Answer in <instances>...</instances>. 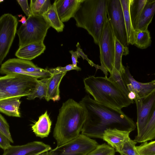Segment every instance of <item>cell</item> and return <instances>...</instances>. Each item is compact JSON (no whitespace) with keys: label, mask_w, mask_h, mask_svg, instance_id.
<instances>
[{"label":"cell","mask_w":155,"mask_h":155,"mask_svg":"<svg viewBox=\"0 0 155 155\" xmlns=\"http://www.w3.org/2000/svg\"><path fill=\"white\" fill-rule=\"evenodd\" d=\"M0 73L5 75L20 74L38 79L48 78L53 75L48 69L38 67L31 61L18 58L9 59L2 64Z\"/></svg>","instance_id":"cell-7"},{"label":"cell","mask_w":155,"mask_h":155,"mask_svg":"<svg viewBox=\"0 0 155 155\" xmlns=\"http://www.w3.org/2000/svg\"><path fill=\"white\" fill-rule=\"evenodd\" d=\"M38 81L35 77L18 74L1 76L0 100L28 96L34 91Z\"/></svg>","instance_id":"cell-5"},{"label":"cell","mask_w":155,"mask_h":155,"mask_svg":"<svg viewBox=\"0 0 155 155\" xmlns=\"http://www.w3.org/2000/svg\"><path fill=\"white\" fill-rule=\"evenodd\" d=\"M120 155H124L122 154H120Z\"/></svg>","instance_id":"cell-45"},{"label":"cell","mask_w":155,"mask_h":155,"mask_svg":"<svg viewBox=\"0 0 155 155\" xmlns=\"http://www.w3.org/2000/svg\"><path fill=\"white\" fill-rule=\"evenodd\" d=\"M76 46L77 48L76 51L79 56H81L83 60H86L91 66L92 67H95L96 68V71L98 69H101L103 71L105 75V77H107V71L106 69L103 68L101 65L99 66L96 64L94 63L91 61L89 60L87 58V55L84 53L82 49L81 48L79 42H78Z\"/></svg>","instance_id":"cell-35"},{"label":"cell","mask_w":155,"mask_h":155,"mask_svg":"<svg viewBox=\"0 0 155 155\" xmlns=\"http://www.w3.org/2000/svg\"><path fill=\"white\" fill-rule=\"evenodd\" d=\"M49 78H46L38 80L35 88L30 95L27 97L28 100H34L36 97L40 99L45 98L47 92V83Z\"/></svg>","instance_id":"cell-29"},{"label":"cell","mask_w":155,"mask_h":155,"mask_svg":"<svg viewBox=\"0 0 155 155\" xmlns=\"http://www.w3.org/2000/svg\"><path fill=\"white\" fill-rule=\"evenodd\" d=\"M10 140L6 136L0 133V147L5 150L11 146Z\"/></svg>","instance_id":"cell-38"},{"label":"cell","mask_w":155,"mask_h":155,"mask_svg":"<svg viewBox=\"0 0 155 155\" xmlns=\"http://www.w3.org/2000/svg\"><path fill=\"white\" fill-rule=\"evenodd\" d=\"M0 133L7 137L11 143H14L10 131L9 124L1 114H0Z\"/></svg>","instance_id":"cell-34"},{"label":"cell","mask_w":155,"mask_h":155,"mask_svg":"<svg viewBox=\"0 0 155 155\" xmlns=\"http://www.w3.org/2000/svg\"><path fill=\"white\" fill-rule=\"evenodd\" d=\"M50 26L42 16L32 15L28 17L27 23L17 30L18 45L21 47L36 42H43Z\"/></svg>","instance_id":"cell-6"},{"label":"cell","mask_w":155,"mask_h":155,"mask_svg":"<svg viewBox=\"0 0 155 155\" xmlns=\"http://www.w3.org/2000/svg\"><path fill=\"white\" fill-rule=\"evenodd\" d=\"M17 18L11 14L5 13L0 18V64L8 54L15 34Z\"/></svg>","instance_id":"cell-11"},{"label":"cell","mask_w":155,"mask_h":155,"mask_svg":"<svg viewBox=\"0 0 155 155\" xmlns=\"http://www.w3.org/2000/svg\"><path fill=\"white\" fill-rule=\"evenodd\" d=\"M151 42L150 32L147 30L135 31L134 45L140 49L148 47Z\"/></svg>","instance_id":"cell-28"},{"label":"cell","mask_w":155,"mask_h":155,"mask_svg":"<svg viewBox=\"0 0 155 155\" xmlns=\"http://www.w3.org/2000/svg\"><path fill=\"white\" fill-rule=\"evenodd\" d=\"M51 150L50 145L42 142L35 141L22 145H11L4 150L2 155H35Z\"/></svg>","instance_id":"cell-14"},{"label":"cell","mask_w":155,"mask_h":155,"mask_svg":"<svg viewBox=\"0 0 155 155\" xmlns=\"http://www.w3.org/2000/svg\"><path fill=\"white\" fill-rule=\"evenodd\" d=\"M147 0H130L129 11L134 29L136 31L142 10Z\"/></svg>","instance_id":"cell-25"},{"label":"cell","mask_w":155,"mask_h":155,"mask_svg":"<svg viewBox=\"0 0 155 155\" xmlns=\"http://www.w3.org/2000/svg\"><path fill=\"white\" fill-rule=\"evenodd\" d=\"M42 16L50 27L57 31L59 32L63 31L64 25L58 15L55 1L50 8Z\"/></svg>","instance_id":"cell-23"},{"label":"cell","mask_w":155,"mask_h":155,"mask_svg":"<svg viewBox=\"0 0 155 155\" xmlns=\"http://www.w3.org/2000/svg\"><path fill=\"white\" fill-rule=\"evenodd\" d=\"M17 1L21 7L24 13L28 17L32 15L27 0H17Z\"/></svg>","instance_id":"cell-37"},{"label":"cell","mask_w":155,"mask_h":155,"mask_svg":"<svg viewBox=\"0 0 155 155\" xmlns=\"http://www.w3.org/2000/svg\"><path fill=\"white\" fill-rule=\"evenodd\" d=\"M109 78L116 83L127 96L129 92L128 90L122 76L120 73L114 68Z\"/></svg>","instance_id":"cell-32"},{"label":"cell","mask_w":155,"mask_h":155,"mask_svg":"<svg viewBox=\"0 0 155 155\" xmlns=\"http://www.w3.org/2000/svg\"><path fill=\"white\" fill-rule=\"evenodd\" d=\"M155 13V0H147L142 12L136 31L148 29Z\"/></svg>","instance_id":"cell-21"},{"label":"cell","mask_w":155,"mask_h":155,"mask_svg":"<svg viewBox=\"0 0 155 155\" xmlns=\"http://www.w3.org/2000/svg\"><path fill=\"white\" fill-rule=\"evenodd\" d=\"M45 49L44 42L32 43L19 47L15 55L18 58L30 61L43 53Z\"/></svg>","instance_id":"cell-17"},{"label":"cell","mask_w":155,"mask_h":155,"mask_svg":"<svg viewBox=\"0 0 155 155\" xmlns=\"http://www.w3.org/2000/svg\"><path fill=\"white\" fill-rule=\"evenodd\" d=\"M137 143L129 137L124 142L117 152L124 155H141L136 146Z\"/></svg>","instance_id":"cell-30"},{"label":"cell","mask_w":155,"mask_h":155,"mask_svg":"<svg viewBox=\"0 0 155 155\" xmlns=\"http://www.w3.org/2000/svg\"><path fill=\"white\" fill-rule=\"evenodd\" d=\"M21 97H13L0 100V111L11 117H21L19 107Z\"/></svg>","instance_id":"cell-20"},{"label":"cell","mask_w":155,"mask_h":155,"mask_svg":"<svg viewBox=\"0 0 155 155\" xmlns=\"http://www.w3.org/2000/svg\"><path fill=\"white\" fill-rule=\"evenodd\" d=\"M125 21L129 44L133 45L134 41L135 31L133 27L130 14L129 7L130 0H120Z\"/></svg>","instance_id":"cell-24"},{"label":"cell","mask_w":155,"mask_h":155,"mask_svg":"<svg viewBox=\"0 0 155 155\" xmlns=\"http://www.w3.org/2000/svg\"><path fill=\"white\" fill-rule=\"evenodd\" d=\"M155 138V104L152 114L147 124L142 130L137 134L134 140L137 143H143Z\"/></svg>","instance_id":"cell-22"},{"label":"cell","mask_w":155,"mask_h":155,"mask_svg":"<svg viewBox=\"0 0 155 155\" xmlns=\"http://www.w3.org/2000/svg\"><path fill=\"white\" fill-rule=\"evenodd\" d=\"M71 54V58L72 61V64L75 66H77V64L78 63V58H80L77 51H73V50H70L69 51Z\"/></svg>","instance_id":"cell-39"},{"label":"cell","mask_w":155,"mask_h":155,"mask_svg":"<svg viewBox=\"0 0 155 155\" xmlns=\"http://www.w3.org/2000/svg\"></svg>","instance_id":"cell-47"},{"label":"cell","mask_w":155,"mask_h":155,"mask_svg":"<svg viewBox=\"0 0 155 155\" xmlns=\"http://www.w3.org/2000/svg\"><path fill=\"white\" fill-rule=\"evenodd\" d=\"M115 42L114 67L120 73H121L124 72L125 70V67L123 65L122 62V57L123 55L126 56L129 54V49L125 48L115 37Z\"/></svg>","instance_id":"cell-26"},{"label":"cell","mask_w":155,"mask_h":155,"mask_svg":"<svg viewBox=\"0 0 155 155\" xmlns=\"http://www.w3.org/2000/svg\"><path fill=\"white\" fill-rule=\"evenodd\" d=\"M124 72L120 73L129 91L134 92L136 97H145L155 89V80L147 83H141L135 80L130 74L128 67H125Z\"/></svg>","instance_id":"cell-13"},{"label":"cell","mask_w":155,"mask_h":155,"mask_svg":"<svg viewBox=\"0 0 155 155\" xmlns=\"http://www.w3.org/2000/svg\"><path fill=\"white\" fill-rule=\"evenodd\" d=\"M52 122L47 111L41 115L31 127L35 135L41 138L47 137L51 131Z\"/></svg>","instance_id":"cell-19"},{"label":"cell","mask_w":155,"mask_h":155,"mask_svg":"<svg viewBox=\"0 0 155 155\" xmlns=\"http://www.w3.org/2000/svg\"><path fill=\"white\" fill-rule=\"evenodd\" d=\"M67 72L54 74L49 78L47 83V92L45 99L47 101H54L60 100L59 85Z\"/></svg>","instance_id":"cell-18"},{"label":"cell","mask_w":155,"mask_h":155,"mask_svg":"<svg viewBox=\"0 0 155 155\" xmlns=\"http://www.w3.org/2000/svg\"><path fill=\"white\" fill-rule=\"evenodd\" d=\"M85 120V114L81 104L71 98L63 103L59 110L53 131L57 146L65 144L81 134Z\"/></svg>","instance_id":"cell-2"},{"label":"cell","mask_w":155,"mask_h":155,"mask_svg":"<svg viewBox=\"0 0 155 155\" xmlns=\"http://www.w3.org/2000/svg\"><path fill=\"white\" fill-rule=\"evenodd\" d=\"M40 155H50V153L49 151L45 152L43 153H41Z\"/></svg>","instance_id":"cell-42"},{"label":"cell","mask_w":155,"mask_h":155,"mask_svg":"<svg viewBox=\"0 0 155 155\" xmlns=\"http://www.w3.org/2000/svg\"><path fill=\"white\" fill-rule=\"evenodd\" d=\"M99 145L95 140L81 134L77 138L50 152L51 155H87Z\"/></svg>","instance_id":"cell-10"},{"label":"cell","mask_w":155,"mask_h":155,"mask_svg":"<svg viewBox=\"0 0 155 155\" xmlns=\"http://www.w3.org/2000/svg\"><path fill=\"white\" fill-rule=\"evenodd\" d=\"M115 37L110 24L106 18L98 45L101 66L111 74L114 68Z\"/></svg>","instance_id":"cell-8"},{"label":"cell","mask_w":155,"mask_h":155,"mask_svg":"<svg viewBox=\"0 0 155 155\" xmlns=\"http://www.w3.org/2000/svg\"><path fill=\"white\" fill-rule=\"evenodd\" d=\"M50 155H51L50 152Z\"/></svg>","instance_id":"cell-46"},{"label":"cell","mask_w":155,"mask_h":155,"mask_svg":"<svg viewBox=\"0 0 155 155\" xmlns=\"http://www.w3.org/2000/svg\"><path fill=\"white\" fill-rule=\"evenodd\" d=\"M136 147L141 155L155 154V140L143 143Z\"/></svg>","instance_id":"cell-33"},{"label":"cell","mask_w":155,"mask_h":155,"mask_svg":"<svg viewBox=\"0 0 155 155\" xmlns=\"http://www.w3.org/2000/svg\"><path fill=\"white\" fill-rule=\"evenodd\" d=\"M107 0H83L73 18L78 27L86 30L98 45L106 18Z\"/></svg>","instance_id":"cell-4"},{"label":"cell","mask_w":155,"mask_h":155,"mask_svg":"<svg viewBox=\"0 0 155 155\" xmlns=\"http://www.w3.org/2000/svg\"><path fill=\"white\" fill-rule=\"evenodd\" d=\"M49 0H31L30 8L33 15L42 16L51 6Z\"/></svg>","instance_id":"cell-27"},{"label":"cell","mask_w":155,"mask_h":155,"mask_svg":"<svg viewBox=\"0 0 155 155\" xmlns=\"http://www.w3.org/2000/svg\"><path fill=\"white\" fill-rule=\"evenodd\" d=\"M83 82L86 91L98 102L120 109L134 103L109 78L91 76Z\"/></svg>","instance_id":"cell-3"},{"label":"cell","mask_w":155,"mask_h":155,"mask_svg":"<svg viewBox=\"0 0 155 155\" xmlns=\"http://www.w3.org/2000/svg\"><path fill=\"white\" fill-rule=\"evenodd\" d=\"M21 18L20 20L18 21L19 22H21L22 25H25L27 23V19L25 16H22L21 15Z\"/></svg>","instance_id":"cell-41"},{"label":"cell","mask_w":155,"mask_h":155,"mask_svg":"<svg viewBox=\"0 0 155 155\" xmlns=\"http://www.w3.org/2000/svg\"><path fill=\"white\" fill-rule=\"evenodd\" d=\"M115 149L107 143L99 145L87 155H115Z\"/></svg>","instance_id":"cell-31"},{"label":"cell","mask_w":155,"mask_h":155,"mask_svg":"<svg viewBox=\"0 0 155 155\" xmlns=\"http://www.w3.org/2000/svg\"><path fill=\"white\" fill-rule=\"evenodd\" d=\"M84 108L85 120L81 134L90 138L102 139L105 130L117 129L132 132L137 126L121 109L105 105L86 95L79 101Z\"/></svg>","instance_id":"cell-1"},{"label":"cell","mask_w":155,"mask_h":155,"mask_svg":"<svg viewBox=\"0 0 155 155\" xmlns=\"http://www.w3.org/2000/svg\"><path fill=\"white\" fill-rule=\"evenodd\" d=\"M137 109L136 126L137 134L145 127L149 121L155 104V89L147 96L134 100Z\"/></svg>","instance_id":"cell-12"},{"label":"cell","mask_w":155,"mask_h":155,"mask_svg":"<svg viewBox=\"0 0 155 155\" xmlns=\"http://www.w3.org/2000/svg\"><path fill=\"white\" fill-rule=\"evenodd\" d=\"M130 132L117 129H107L104 132L102 139L118 152L124 142L130 137Z\"/></svg>","instance_id":"cell-16"},{"label":"cell","mask_w":155,"mask_h":155,"mask_svg":"<svg viewBox=\"0 0 155 155\" xmlns=\"http://www.w3.org/2000/svg\"><path fill=\"white\" fill-rule=\"evenodd\" d=\"M127 97L133 103L134 101L136 98V95L135 93L133 91H130L128 94Z\"/></svg>","instance_id":"cell-40"},{"label":"cell","mask_w":155,"mask_h":155,"mask_svg":"<svg viewBox=\"0 0 155 155\" xmlns=\"http://www.w3.org/2000/svg\"><path fill=\"white\" fill-rule=\"evenodd\" d=\"M41 153H39V154H37L36 155H40V154H41Z\"/></svg>","instance_id":"cell-43"},{"label":"cell","mask_w":155,"mask_h":155,"mask_svg":"<svg viewBox=\"0 0 155 155\" xmlns=\"http://www.w3.org/2000/svg\"><path fill=\"white\" fill-rule=\"evenodd\" d=\"M73 70L79 71H81V69L78 66H75L73 64H69L64 67H58L55 68L48 69L49 71L52 74L67 72L68 71Z\"/></svg>","instance_id":"cell-36"},{"label":"cell","mask_w":155,"mask_h":155,"mask_svg":"<svg viewBox=\"0 0 155 155\" xmlns=\"http://www.w3.org/2000/svg\"><path fill=\"white\" fill-rule=\"evenodd\" d=\"M57 12L62 22L74 18L83 0H56Z\"/></svg>","instance_id":"cell-15"},{"label":"cell","mask_w":155,"mask_h":155,"mask_svg":"<svg viewBox=\"0 0 155 155\" xmlns=\"http://www.w3.org/2000/svg\"><path fill=\"white\" fill-rule=\"evenodd\" d=\"M3 1V0H0V2H1Z\"/></svg>","instance_id":"cell-44"},{"label":"cell","mask_w":155,"mask_h":155,"mask_svg":"<svg viewBox=\"0 0 155 155\" xmlns=\"http://www.w3.org/2000/svg\"><path fill=\"white\" fill-rule=\"evenodd\" d=\"M106 11L115 37L125 48H128L129 44L120 0H107Z\"/></svg>","instance_id":"cell-9"}]
</instances>
